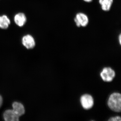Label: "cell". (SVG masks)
Listing matches in <instances>:
<instances>
[{"instance_id": "cell-1", "label": "cell", "mask_w": 121, "mask_h": 121, "mask_svg": "<svg viewBox=\"0 0 121 121\" xmlns=\"http://www.w3.org/2000/svg\"><path fill=\"white\" fill-rule=\"evenodd\" d=\"M108 106L115 112H119L121 109V95L119 93L112 94L109 98L108 102Z\"/></svg>"}, {"instance_id": "cell-2", "label": "cell", "mask_w": 121, "mask_h": 121, "mask_svg": "<svg viewBox=\"0 0 121 121\" xmlns=\"http://www.w3.org/2000/svg\"><path fill=\"white\" fill-rule=\"evenodd\" d=\"M115 75L114 71L110 67L104 68L100 74L103 80L106 82L112 81L115 76Z\"/></svg>"}, {"instance_id": "cell-3", "label": "cell", "mask_w": 121, "mask_h": 121, "mask_svg": "<svg viewBox=\"0 0 121 121\" xmlns=\"http://www.w3.org/2000/svg\"><path fill=\"white\" fill-rule=\"evenodd\" d=\"M80 102L83 107L86 109H90L94 105L93 98L89 95H82L80 98Z\"/></svg>"}, {"instance_id": "cell-4", "label": "cell", "mask_w": 121, "mask_h": 121, "mask_svg": "<svg viewBox=\"0 0 121 121\" xmlns=\"http://www.w3.org/2000/svg\"><path fill=\"white\" fill-rule=\"evenodd\" d=\"M74 21L78 27H86L89 23V19L86 15L82 13H78L74 19Z\"/></svg>"}, {"instance_id": "cell-5", "label": "cell", "mask_w": 121, "mask_h": 121, "mask_svg": "<svg viewBox=\"0 0 121 121\" xmlns=\"http://www.w3.org/2000/svg\"><path fill=\"white\" fill-rule=\"evenodd\" d=\"M22 43L27 49L33 48L35 45L34 38L30 35H26L23 37Z\"/></svg>"}, {"instance_id": "cell-6", "label": "cell", "mask_w": 121, "mask_h": 121, "mask_svg": "<svg viewBox=\"0 0 121 121\" xmlns=\"http://www.w3.org/2000/svg\"><path fill=\"white\" fill-rule=\"evenodd\" d=\"M4 118L6 121H17L19 117L17 116L13 110L5 111L4 114Z\"/></svg>"}, {"instance_id": "cell-7", "label": "cell", "mask_w": 121, "mask_h": 121, "mask_svg": "<svg viewBox=\"0 0 121 121\" xmlns=\"http://www.w3.org/2000/svg\"><path fill=\"white\" fill-rule=\"evenodd\" d=\"M13 110L19 117L24 114V106L21 103L17 102H15L13 104Z\"/></svg>"}, {"instance_id": "cell-8", "label": "cell", "mask_w": 121, "mask_h": 121, "mask_svg": "<svg viewBox=\"0 0 121 121\" xmlns=\"http://www.w3.org/2000/svg\"><path fill=\"white\" fill-rule=\"evenodd\" d=\"M14 21L16 24L19 27H22L27 21L25 15L23 13H17L14 17Z\"/></svg>"}, {"instance_id": "cell-9", "label": "cell", "mask_w": 121, "mask_h": 121, "mask_svg": "<svg viewBox=\"0 0 121 121\" xmlns=\"http://www.w3.org/2000/svg\"><path fill=\"white\" fill-rule=\"evenodd\" d=\"M11 23L10 20L5 15L0 16V28L7 29Z\"/></svg>"}, {"instance_id": "cell-10", "label": "cell", "mask_w": 121, "mask_h": 121, "mask_svg": "<svg viewBox=\"0 0 121 121\" xmlns=\"http://www.w3.org/2000/svg\"><path fill=\"white\" fill-rule=\"evenodd\" d=\"M99 2L101 5L102 9L104 11H108L110 9L113 0H99Z\"/></svg>"}, {"instance_id": "cell-11", "label": "cell", "mask_w": 121, "mask_h": 121, "mask_svg": "<svg viewBox=\"0 0 121 121\" xmlns=\"http://www.w3.org/2000/svg\"><path fill=\"white\" fill-rule=\"evenodd\" d=\"M110 121H121V117L119 116H117L114 117H111L108 120Z\"/></svg>"}, {"instance_id": "cell-12", "label": "cell", "mask_w": 121, "mask_h": 121, "mask_svg": "<svg viewBox=\"0 0 121 121\" xmlns=\"http://www.w3.org/2000/svg\"><path fill=\"white\" fill-rule=\"evenodd\" d=\"M2 103V97L0 95V107L1 106Z\"/></svg>"}, {"instance_id": "cell-13", "label": "cell", "mask_w": 121, "mask_h": 121, "mask_svg": "<svg viewBox=\"0 0 121 121\" xmlns=\"http://www.w3.org/2000/svg\"><path fill=\"white\" fill-rule=\"evenodd\" d=\"M83 0L86 2H91L92 0Z\"/></svg>"}, {"instance_id": "cell-14", "label": "cell", "mask_w": 121, "mask_h": 121, "mask_svg": "<svg viewBox=\"0 0 121 121\" xmlns=\"http://www.w3.org/2000/svg\"><path fill=\"white\" fill-rule=\"evenodd\" d=\"M121 35H119V43H120V44H121Z\"/></svg>"}]
</instances>
